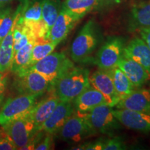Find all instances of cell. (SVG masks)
<instances>
[{
    "label": "cell",
    "mask_w": 150,
    "mask_h": 150,
    "mask_svg": "<svg viewBox=\"0 0 150 150\" xmlns=\"http://www.w3.org/2000/svg\"><path fill=\"white\" fill-rule=\"evenodd\" d=\"M90 72L88 69L73 67L51 85L61 102L73 101L90 86Z\"/></svg>",
    "instance_id": "cell-1"
},
{
    "label": "cell",
    "mask_w": 150,
    "mask_h": 150,
    "mask_svg": "<svg viewBox=\"0 0 150 150\" xmlns=\"http://www.w3.org/2000/svg\"><path fill=\"white\" fill-rule=\"evenodd\" d=\"M99 42V33L93 20L84 24L79 33L73 40L70 49L72 61L84 62L89 59Z\"/></svg>",
    "instance_id": "cell-2"
},
{
    "label": "cell",
    "mask_w": 150,
    "mask_h": 150,
    "mask_svg": "<svg viewBox=\"0 0 150 150\" xmlns=\"http://www.w3.org/2000/svg\"><path fill=\"white\" fill-rule=\"evenodd\" d=\"M73 67L74 64L72 60L68 59L64 52H52L27 70L38 72L48 81L51 86L60 76Z\"/></svg>",
    "instance_id": "cell-3"
},
{
    "label": "cell",
    "mask_w": 150,
    "mask_h": 150,
    "mask_svg": "<svg viewBox=\"0 0 150 150\" xmlns=\"http://www.w3.org/2000/svg\"><path fill=\"white\" fill-rule=\"evenodd\" d=\"M36 95L21 94L8 99L0 110V125L5 126L31 111L36 104Z\"/></svg>",
    "instance_id": "cell-4"
},
{
    "label": "cell",
    "mask_w": 150,
    "mask_h": 150,
    "mask_svg": "<svg viewBox=\"0 0 150 150\" xmlns=\"http://www.w3.org/2000/svg\"><path fill=\"white\" fill-rule=\"evenodd\" d=\"M88 120L95 134L112 136L118 129L121 124L112 112V107L108 104H102L87 112Z\"/></svg>",
    "instance_id": "cell-5"
},
{
    "label": "cell",
    "mask_w": 150,
    "mask_h": 150,
    "mask_svg": "<svg viewBox=\"0 0 150 150\" xmlns=\"http://www.w3.org/2000/svg\"><path fill=\"white\" fill-rule=\"evenodd\" d=\"M59 137L67 142H76L95 134L88 120L87 113L74 111L59 129Z\"/></svg>",
    "instance_id": "cell-6"
},
{
    "label": "cell",
    "mask_w": 150,
    "mask_h": 150,
    "mask_svg": "<svg viewBox=\"0 0 150 150\" xmlns=\"http://www.w3.org/2000/svg\"><path fill=\"white\" fill-rule=\"evenodd\" d=\"M2 127L17 149H22L27 145L38 132L30 116V112Z\"/></svg>",
    "instance_id": "cell-7"
},
{
    "label": "cell",
    "mask_w": 150,
    "mask_h": 150,
    "mask_svg": "<svg viewBox=\"0 0 150 150\" xmlns=\"http://www.w3.org/2000/svg\"><path fill=\"white\" fill-rule=\"evenodd\" d=\"M125 46L122 38H110L97 52L95 59V65L104 70H110L114 68L123 56Z\"/></svg>",
    "instance_id": "cell-8"
},
{
    "label": "cell",
    "mask_w": 150,
    "mask_h": 150,
    "mask_svg": "<svg viewBox=\"0 0 150 150\" xmlns=\"http://www.w3.org/2000/svg\"><path fill=\"white\" fill-rule=\"evenodd\" d=\"M16 87L20 94L42 95L47 91L50 83L44 76L33 70L18 75Z\"/></svg>",
    "instance_id": "cell-9"
},
{
    "label": "cell",
    "mask_w": 150,
    "mask_h": 150,
    "mask_svg": "<svg viewBox=\"0 0 150 150\" xmlns=\"http://www.w3.org/2000/svg\"><path fill=\"white\" fill-rule=\"evenodd\" d=\"M115 117L122 125L141 133H150V113L112 108Z\"/></svg>",
    "instance_id": "cell-10"
},
{
    "label": "cell",
    "mask_w": 150,
    "mask_h": 150,
    "mask_svg": "<svg viewBox=\"0 0 150 150\" xmlns=\"http://www.w3.org/2000/svg\"><path fill=\"white\" fill-rule=\"evenodd\" d=\"M90 85L104 95L108 105L113 108L120 100L116 93L109 70L99 69L89 77Z\"/></svg>",
    "instance_id": "cell-11"
},
{
    "label": "cell",
    "mask_w": 150,
    "mask_h": 150,
    "mask_svg": "<svg viewBox=\"0 0 150 150\" xmlns=\"http://www.w3.org/2000/svg\"><path fill=\"white\" fill-rule=\"evenodd\" d=\"M74 111L72 102L60 101L50 117L42 124L40 131L51 135L58 132Z\"/></svg>",
    "instance_id": "cell-12"
},
{
    "label": "cell",
    "mask_w": 150,
    "mask_h": 150,
    "mask_svg": "<svg viewBox=\"0 0 150 150\" xmlns=\"http://www.w3.org/2000/svg\"><path fill=\"white\" fill-rule=\"evenodd\" d=\"M79 19L62 7L55 22L50 29L49 40L59 45L66 38Z\"/></svg>",
    "instance_id": "cell-13"
},
{
    "label": "cell",
    "mask_w": 150,
    "mask_h": 150,
    "mask_svg": "<svg viewBox=\"0 0 150 150\" xmlns=\"http://www.w3.org/2000/svg\"><path fill=\"white\" fill-rule=\"evenodd\" d=\"M113 108L150 113V91L145 88L134 90Z\"/></svg>",
    "instance_id": "cell-14"
},
{
    "label": "cell",
    "mask_w": 150,
    "mask_h": 150,
    "mask_svg": "<svg viewBox=\"0 0 150 150\" xmlns=\"http://www.w3.org/2000/svg\"><path fill=\"white\" fill-rule=\"evenodd\" d=\"M123 56L139 63L150 74V49L140 37L134 38L125 46Z\"/></svg>",
    "instance_id": "cell-15"
},
{
    "label": "cell",
    "mask_w": 150,
    "mask_h": 150,
    "mask_svg": "<svg viewBox=\"0 0 150 150\" xmlns=\"http://www.w3.org/2000/svg\"><path fill=\"white\" fill-rule=\"evenodd\" d=\"M117 66L127 76L135 88H140L150 79V74L134 60L122 56Z\"/></svg>",
    "instance_id": "cell-16"
},
{
    "label": "cell",
    "mask_w": 150,
    "mask_h": 150,
    "mask_svg": "<svg viewBox=\"0 0 150 150\" xmlns=\"http://www.w3.org/2000/svg\"><path fill=\"white\" fill-rule=\"evenodd\" d=\"M73 102L75 111L81 113H87L99 105L108 104L104 95L91 85Z\"/></svg>",
    "instance_id": "cell-17"
},
{
    "label": "cell",
    "mask_w": 150,
    "mask_h": 150,
    "mask_svg": "<svg viewBox=\"0 0 150 150\" xmlns=\"http://www.w3.org/2000/svg\"><path fill=\"white\" fill-rule=\"evenodd\" d=\"M59 102V99L52 91L49 96L42 99L38 104L34 105L30 111V116L37 131H40L42 124L50 117Z\"/></svg>",
    "instance_id": "cell-18"
},
{
    "label": "cell",
    "mask_w": 150,
    "mask_h": 150,
    "mask_svg": "<svg viewBox=\"0 0 150 150\" xmlns=\"http://www.w3.org/2000/svg\"><path fill=\"white\" fill-rule=\"evenodd\" d=\"M129 27L131 31L150 28V1H140L131 6Z\"/></svg>",
    "instance_id": "cell-19"
},
{
    "label": "cell",
    "mask_w": 150,
    "mask_h": 150,
    "mask_svg": "<svg viewBox=\"0 0 150 150\" xmlns=\"http://www.w3.org/2000/svg\"><path fill=\"white\" fill-rule=\"evenodd\" d=\"M18 10L20 12V18L26 25L35 24L42 21V1L23 0Z\"/></svg>",
    "instance_id": "cell-20"
},
{
    "label": "cell",
    "mask_w": 150,
    "mask_h": 150,
    "mask_svg": "<svg viewBox=\"0 0 150 150\" xmlns=\"http://www.w3.org/2000/svg\"><path fill=\"white\" fill-rule=\"evenodd\" d=\"M14 58L13 27L0 43V72H6L11 69Z\"/></svg>",
    "instance_id": "cell-21"
},
{
    "label": "cell",
    "mask_w": 150,
    "mask_h": 150,
    "mask_svg": "<svg viewBox=\"0 0 150 150\" xmlns=\"http://www.w3.org/2000/svg\"><path fill=\"white\" fill-rule=\"evenodd\" d=\"M33 45V42L28 43L15 54L11 70L17 75H20L27 72L29 67Z\"/></svg>",
    "instance_id": "cell-22"
},
{
    "label": "cell",
    "mask_w": 150,
    "mask_h": 150,
    "mask_svg": "<svg viewBox=\"0 0 150 150\" xmlns=\"http://www.w3.org/2000/svg\"><path fill=\"white\" fill-rule=\"evenodd\" d=\"M115 90L120 99H123L134 91L135 87L117 66L109 70Z\"/></svg>",
    "instance_id": "cell-23"
},
{
    "label": "cell",
    "mask_w": 150,
    "mask_h": 150,
    "mask_svg": "<svg viewBox=\"0 0 150 150\" xmlns=\"http://www.w3.org/2000/svg\"><path fill=\"white\" fill-rule=\"evenodd\" d=\"M99 3V0H65L63 8L81 20Z\"/></svg>",
    "instance_id": "cell-24"
},
{
    "label": "cell",
    "mask_w": 150,
    "mask_h": 150,
    "mask_svg": "<svg viewBox=\"0 0 150 150\" xmlns=\"http://www.w3.org/2000/svg\"><path fill=\"white\" fill-rule=\"evenodd\" d=\"M61 9V5L58 0L42 1V20L48 33V36L50 29L55 22Z\"/></svg>",
    "instance_id": "cell-25"
},
{
    "label": "cell",
    "mask_w": 150,
    "mask_h": 150,
    "mask_svg": "<svg viewBox=\"0 0 150 150\" xmlns=\"http://www.w3.org/2000/svg\"><path fill=\"white\" fill-rule=\"evenodd\" d=\"M57 45V44L50 40L37 42L34 44L32 49V52H31L29 67L32 66L33 64H35L36 62L40 61L50 54H51L52 52H53L54 49Z\"/></svg>",
    "instance_id": "cell-26"
},
{
    "label": "cell",
    "mask_w": 150,
    "mask_h": 150,
    "mask_svg": "<svg viewBox=\"0 0 150 150\" xmlns=\"http://www.w3.org/2000/svg\"><path fill=\"white\" fill-rule=\"evenodd\" d=\"M15 16L16 13H12L11 9L9 8L0 23V40H2L10 31L13 24Z\"/></svg>",
    "instance_id": "cell-27"
},
{
    "label": "cell",
    "mask_w": 150,
    "mask_h": 150,
    "mask_svg": "<svg viewBox=\"0 0 150 150\" xmlns=\"http://www.w3.org/2000/svg\"><path fill=\"white\" fill-rule=\"evenodd\" d=\"M126 145L120 137H114L106 140L103 150H122L126 149Z\"/></svg>",
    "instance_id": "cell-28"
},
{
    "label": "cell",
    "mask_w": 150,
    "mask_h": 150,
    "mask_svg": "<svg viewBox=\"0 0 150 150\" xmlns=\"http://www.w3.org/2000/svg\"><path fill=\"white\" fill-rule=\"evenodd\" d=\"M17 149L16 145L9 136L4 131L0 132V150H14Z\"/></svg>",
    "instance_id": "cell-29"
},
{
    "label": "cell",
    "mask_w": 150,
    "mask_h": 150,
    "mask_svg": "<svg viewBox=\"0 0 150 150\" xmlns=\"http://www.w3.org/2000/svg\"><path fill=\"white\" fill-rule=\"evenodd\" d=\"M105 140L103 138L99 139L96 141L90 142V143L83 144L77 147V148H74V149H86V150H103L105 143Z\"/></svg>",
    "instance_id": "cell-30"
},
{
    "label": "cell",
    "mask_w": 150,
    "mask_h": 150,
    "mask_svg": "<svg viewBox=\"0 0 150 150\" xmlns=\"http://www.w3.org/2000/svg\"><path fill=\"white\" fill-rule=\"evenodd\" d=\"M48 134L47 136L45 138V139L40 142L39 145L35 146V149L36 150H48L52 149V138L51 134Z\"/></svg>",
    "instance_id": "cell-31"
},
{
    "label": "cell",
    "mask_w": 150,
    "mask_h": 150,
    "mask_svg": "<svg viewBox=\"0 0 150 150\" xmlns=\"http://www.w3.org/2000/svg\"><path fill=\"white\" fill-rule=\"evenodd\" d=\"M137 31L139 33L140 38L150 49V28H140Z\"/></svg>",
    "instance_id": "cell-32"
},
{
    "label": "cell",
    "mask_w": 150,
    "mask_h": 150,
    "mask_svg": "<svg viewBox=\"0 0 150 150\" xmlns=\"http://www.w3.org/2000/svg\"><path fill=\"white\" fill-rule=\"evenodd\" d=\"M6 88V76L4 72H0V98L2 97Z\"/></svg>",
    "instance_id": "cell-33"
},
{
    "label": "cell",
    "mask_w": 150,
    "mask_h": 150,
    "mask_svg": "<svg viewBox=\"0 0 150 150\" xmlns=\"http://www.w3.org/2000/svg\"><path fill=\"white\" fill-rule=\"evenodd\" d=\"M124 0H99V2L102 1L105 4L108 5H115V4H119L121 2H122Z\"/></svg>",
    "instance_id": "cell-34"
},
{
    "label": "cell",
    "mask_w": 150,
    "mask_h": 150,
    "mask_svg": "<svg viewBox=\"0 0 150 150\" xmlns=\"http://www.w3.org/2000/svg\"><path fill=\"white\" fill-rule=\"evenodd\" d=\"M9 8H4V9H0V23H1V20L4 18V17L5 16V15L6 14V13L8 12Z\"/></svg>",
    "instance_id": "cell-35"
},
{
    "label": "cell",
    "mask_w": 150,
    "mask_h": 150,
    "mask_svg": "<svg viewBox=\"0 0 150 150\" xmlns=\"http://www.w3.org/2000/svg\"><path fill=\"white\" fill-rule=\"evenodd\" d=\"M13 0H0V7L3 6L11 2Z\"/></svg>",
    "instance_id": "cell-36"
},
{
    "label": "cell",
    "mask_w": 150,
    "mask_h": 150,
    "mask_svg": "<svg viewBox=\"0 0 150 150\" xmlns=\"http://www.w3.org/2000/svg\"><path fill=\"white\" fill-rule=\"evenodd\" d=\"M1 40H0V43H1Z\"/></svg>",
    "instance_id": "cell-37"
}]
</instances>
